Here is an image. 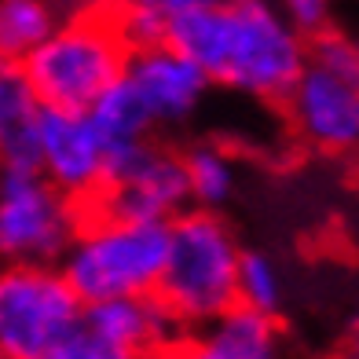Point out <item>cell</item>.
<instances>
[{"instance_id": "obj_9", "label": "cell", "mask_w": 359, "mask_h": 359, "mask_svg": "<svg viewBox=\"0 0 359 359\" xmlns=\"http://www.w3.org/2000/svg\"><path fill=\"white\" fill-rule=\"evenodd\" d=\"M290 125L308 147L323 154L359 151V81L304 62L301 77L283 100Z\"/></svg>"}, {"instance_id": "obj_10", "label": "cell", "mask_w": 359, "mask_h": 359, "mask_svg": "<svg viewBox=\"0 0 359 359\" xmlns=\"http://www.w3.org/2000/svg\"><path fill=\"white\" fill-rule=\"evenodd\" d=\"M37 172L67 198H95L107 172V143L88 110L44 107L37 121Z\"/></svg>"}, {"instance_id": "obj_19", "label": "cell", "mask_w": 359, "mask_h": 359, "mask_svg": "<svg viewBox=\"0 0 359 359\" xmlns=\"http://www.w3.org/2000/svg\"><path fill=\"white\" fill-rule=\"evenodd\" d=\"M279 4L308 37L326 29V22H330V0H279Z\"/></svg>"}, {"instance_id": "obj_12", "label": "cell", "mask_w": 359, "mask_h": 359, "mask_svg": "<svg viewBox=\"0 0 359 359\" xmlns=\"http://www.w3.org/2000/svg\"><path fill=\"white\" fill-rule=\"evenodd\" d=\"M194 352L202 359H275L283 348L275 316L235 301L220 316L194 326Z\"/></svg>"}, {"instance_id": "obj_11", "label": "cell", "mask_w": 359, "mask_h": 359, "mask_svg": "<svg viewBox=\"0 0 359 359\" xmlns=\"http://www.w3.org/2000/svg\"><path fill=\"white\" fill-rule=\"evenodd\" d=\"M125 77H128V85L140 92V100H143L147 114L154 118V125L187 121L191 114L202 107L209 85H213L198 62L187 59L169 41L128 52Z\"/></svg>"}, {"instance_id": "obj_3", "label": "cell", "mask_w": 359, "mask_h": 359, "mask_svg": "<svg viewBox=\"0 0 359 359\" xmlns=\"http://www.w3.org/2000/svg\"><path fill=\"white\" fill-rule=\"evenodd\" d=\"M238 238L217 209H184L169 220L165 264L154 293L194 330L238 301Z\"/></svg>"}, {"instance_id": "obj_21", "label": "cell", "mask_w": 359, "mask_h": 359, "mask_svg": "<svg viewBox=\"0 0 359 359\" xmlns=\"http://www.w3.org/2000/svg\"><path fill=\"white\" fill-rule=\"evenodd\" d=\"M352 355H359V326H355V334H352Z\"/></svg>"}, {"instance_id": "obj_6", "label": "cell", "mask_w": 359, "mask_h": 359, "mask_svg": "<svg viewBox=\"0 0 359 359\" xmlns=\"http://www.w3.org/2000/svg\"><path fill=\"white\" fill-rule=\"evenodd\" d=\"M191 330L158 293L92 301L55 359H136L176 348Z\"/></svg>"}, {"instance_id": "obj_14", "label": "cell", "mask_w": 359, "mask_h": 359, "mask_svg": "<svg viewBox=\"0 0 359 359\" xmlns=\"http://www.w3.org/2000/svg\"><path fill=\"white\" fill-rule=\"evenodd\" d=\"M88 118L95 125V133L103 136L107 151L110 147H125V143H136V140H151L154 133V118L147 114L140 92L128 85V77L121 74L114 85H107L95 100L88 103Z\"/></svg>"}, {"instance_id": "obj_20", "label": "cell", "mask_w": 359, "mask_h": 359, "mask_svg": "<svg viewBox=\"0 0 359 359\" xmlns=\"http://www.w3.org/2000/svg\"><path fill=\"white\" fill-rule=\"evenodd\" d=\"M140 4L158 11L165 22H176V19H184V15H191V11H202L209 4H217V0H140Z\"/></svg>"}, {"instance_id": "obj_17", "label": "cell", "mask_w": 359, "mask_h": 359, "mask_svg": "<svg viewBox=\"0 0 359 359\" xmlns=\"http://www.w3.org/2000/svg\"><path fill=\"white\" fill-rule=\"evenodd\" d=\"M238 301L250 304V308H260V312L275 316L286 301V279L279 264L260 253V250H242L238 257Z\"/></svg>"}, {"instance_id": "obj_16", "label": "cell", "mask_w": 359, "mask_h": 359, "mask_svg": "<svg viewBox=\"0 0 359 359\" xmlns=\"http://www.w3.org/2000/svg\"><path fill=\"white\" fill-rule=\"evenodd\" d=\"M55 29V11L44 0H0V55L26 59Z\"/></svg>"}, {"instance_id": "obj_15", "label": "cell", "mask_w": 359, "mask_h": 359, "mask_svg": "<svg viewBox=\"0 0 359 359\" xmlns=\"http://www.w3.org/2000/svg\"><path fill=\"white\" fill-rule=\"evenodd\" d=\"M184 169H187V191H191V205L198 209H220L231 202V194L238 187V169L235 158L217 143H198L194 151L184 154Z\"/></svg>"}, {"instance_id": "obj_7", "label": "cell", "mask_w": 359, "mask_h": 359, "mask_svg": "<svg viewBox=\"0 0 359 359\" xmlns=\"http://www.w3.org/2000/svg\"><path fill=\"white\" fill-rule=\"evenodd\" d=\"M77 209L37 169H0V260L52 264L77 231Z\"/></svg>"}, {"instance_id": "obj_5", "label": "cell", "mask_w": 359, "mask_h": 359, "mask_svg": "<svg viewBox=\"0 0 359 359\" xmlns=\"http://www.w3.org/2000/svg\"><path fill=\"white\" fill-rule=\"evenodd\" d=\"M81 297L55 264L0 268V359H55L81 323Z\"/></svg>"}, {"instance_id": "obj_18", "label": "cell", "mask_w": 359, "mask_h": 359, "mask_svg": "<svg viewBox=\"0 0 359 359\" xmlns=\"http://www.w3.org/2000/svg\"><path fill=\"white\" fill-rule=\"evenodd\" d=\"M114 26H118V34H121L128 52L147 48V44H161V41L169 37V22L161 19L158 11H151L147 4H140V0L121 4V11L114 15Z\"/></svg>"}, {"instance_id": "obj_4", "label": "cell", "mask_w": 359, "mask_h": 359, "mask_svg": "<svg viewBox=\"0 0 359 359\" xmlns=\"http://www.w3.org/2000/svg\"><path fill=\"white\" fill-rule=\"evenodd\" d=\"M125 62L128 48L114 19L88 11L55 22L52 34L22 59V67L44 107L88 110L95 95L125 74Z\"/></svg>"}, {"instance_id": "obj_8", "label": "cell", "mask_w": 359, "mask_h": 359, "mask_svg": "<svg viewBox=\"0 0 359 359\" xmlns=\"http://www.w3.org/2000/svg\"><path fill=\"white\" fill-rule=\"evenodd\" d=\"M191 205L184 158L136 140L107 151L103 187L95 191V213L128 217V220H161L169 224Z\"/></svg>"}, {"instance_id": "obj_2", "label": "cell", "mask_w": 359, "mask_h": 359, "mask_svg": "<svg viewBox=\"0 0 359 359\" xmlns=\"http://www.w3.org/2000/svg\"><path fill=\"white\" fill-rule=\"evenodd\" d=\"M165 246L169 224L95 213L92 220L77 224L74 238L59 257V271L81 304L154 293L165 264Z\"/></svg>"}, {"instance_id": "obj_1", "label": "cell", "mask_w": 359, "mask_h": 359, "mask_svg": "<svg viewBox=\"0 0 359 359\" xmlns=\"http://www.w3.org/2000/svg\"><path fill=\"white\" fill-rule=\"evenodd\" d=\"M165 41L198 62L213 85L264 103H283L308 62V34L279 0H217L169 22Z\"/></svg>"}, {"instance_id": "obj_13", "label": "cell", "mask_w": 359, "mask_h": 359, "mask_svg": "<svg viewBox=\"0 0 359 359\" xmlns=\"http://www.w3.org/2000/svg\"><path fill=\"white\" fill-rule=\"evenodd\" d=\"M41 95L19 59L0 55V169H37Z\"/></svg>"}]
</instances>
